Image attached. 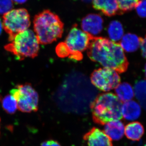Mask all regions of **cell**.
Returning <instances> with one entry per match:
<instances>
[{
  "instance_id": "1",
  "label": "cell",
  "mask_w": 146,
  "mask_h": 146,
  "mask_svg": "<svg viewBox=\"0 0 146 146\" xmlns=\"http://www.w3.org/2000/svg\"><path fill=\"white\" fill-rule=\"evenodd\" d=\"M86 50L89 58L103 68L112 69L118 73L127 70L128 61L119 43L104 37L94 36Z\"/></svg>"
},
{
  "instance_id": "2",
  "label": "cell",
  "mask_w": 146,
  "mask_h": 146,
  "mask_svg": "<svg viewBox=\"0 0 146 146\" xmlns=\"http://www.w3.org/2000/svg\"><path fill=\"white\" fill-rule=\"evenodd\" d=\"M122 104V102L113 93L100 94L91 105L94 121L104 125L111 121L121 119Z\"/></svg>"
},
{
  "instance_id": "3",
  "label": "cell",
  "mask_w": 146,
  "mask_h": 146,
  "mask_svg": "<svg viewBox=\"0 0 146 146\" xmlns=\"http://www.w3.org/2000/svg\"><path fill=\"white\" fill-rule=\"evenodd\" d=\"M34 29L39 44H51L62 36L64 25L56 14L46 10L35 17Z\"/></svg>"
},
{
  "instance_id": "4",
  "label": "cell",
  "mask_w": 146,
  "mask_h": 146,
  "mask_svg": "<svg viewBox=\"0 0 146 146\" xmlns=\"http://www.w3.org/2000/svg\"><path fill=\"white\" fill-rule=\"evenodd\" d=\"M39 43L36 35L31 30L22 32L15 36L5 48L16 56L18 60L34 58L39 53Z\"/></svg>"
},
{
  "instance_id": "5",
  "label": "cell",
  "mask_w": 146,
  "mask_h": 146,
  "mask_svg": "<svg viewBox=\"0 0 146 146\" xmlns=\"http://www.w3.org/2000/svg\"><path fill=\"white\" fill-rule=\"evenodd\" d=\"M30 24L29 14L25 9L11 10L3 16V27L8 34L10 42L17 35L27 29Z\"/></svg>"
},
{
  "instance_id": "6",
  "label": "cell",
  "mask_w": 146,
  "mask_h": 146,
  "mask_svg": "<svg viewBox=\"0 0 146 146\" xmlns=\"http://www.w3.org/2000/svg\"><path fill=\"white\" fill-rule=\"evenodd\" d=\"M93 36L74 25L64 42L69 51V58L81 60L83 58L82 52L87 50Z\"/></svg>"
},
{
  "instance_id": "7",
  "label": "cell",
  "mask_w": 146,
  "mask_h": 146,
  "mask_svg": "<svg viewBox=\"0 0 146 146\" xmlns=\"http://www.w3.org/2000/svg\"><path fill=\"white\" fill-rule=\"evenodd\" d=\"M16 99L18 109L24 112L36 111L38 108L39 96L31 84H18L10 91Z\"/></svg>"
},
{
  "instance_id": "8",
  "label": "cell",
  "mask_w": 146,
  "mask_h": 146,
  "mask_svg": "<svg viewBox=\"0 0 146 146\" xmlns=\"http://www.w3.org/2000/svg\"><path fill=\"white\" fill-rule=\"evenodd\" d=\"M91 83L98 89L108 92L115 89L120 83L119 73L112 69L103 68L95 70L91 74Z\"/></svg>"
},
{
  "instance_id": "9",
  "label": "cell",
  "mask_w": 146,
  "mask_h": 146,
  "mask_svg": "<svg viewBox=\"0 0 146 146\" xmlns=\"http://www.w3.org/2000/svg\"><path fill=\"white\" fill-rule=\"evenodd\" d=\"M103 19L98 14H88L81 22L82 30L92 36L99 34L103 28Z\"/></svg>"
},
{
  "instance_id": "10",
  "label": "cell",
  "mask_w": 146,
  "mask_h": 146,
  "mask_svg": "<svg viewBox=\"0 0 146 146\" xmlns=\"http://www.w3.org/2000/svg\"><path fill=\"white\" fill-rule=\"evenodd\" d=\"M88 146H112V141L104 131L94 127L84 136Z\"/></svg>"
},
{
  "instance_id": "11",
  "label": "cell",
  "mask_w": 146,
  "mask_h": 146,
  "mask_svg": "<svg viewBox=\"0 0 146 146\" xmlns=\"http://www.w3.org/2000/svg\"><path fill=\"white\" fill-rule=\"evenodd\" d=\"M94 8L106 16H112L120 13L117 0H92Z\"/></svg>"
},
{
  "instance_id": "12",
  "label": "cell",
  "mask_w": 146,
  "mask_h": 146,
  "mask_svg": "<svg viewBox=\"0 0 146 146\" xmlns=\"http://www.w3.org/2000/svg\"><path fill=\"white\" fill-rule=\"evenodd\" d=\"M104 133L111 140L118 141L125 134L124 125L119 120H114L106 124Z\"/></svg>"
},
{
  "instance_id": "13",
  "label": "cell",
  "mask_w": 146,
  "mask_h": 146,
  "mask_svg": "<svg viewBox=\"0 0 146 146\" xmlns=\"http://www.w3.org/2000/svg\"><path fill=\"white\" fill-rule=\"evenodd\" d=\"M121 113L125 120L133 121L138 119L141 115V107L135 101L131 100L125 102L122 106Z\"/></svg>"
},
{
  "instance_id": "14",
  "label": "cell",
  "mask_w": 146,
  "mask_h": 146,
  "mask_svg": "<svg viewBox=\"0 0 146 146\" xmlns=\"http://www.w3.org/2000/svg\"><path fill=\"white\" fill-rule=\"evenodd\" d=\"M141 39L136 35L128 33L123 36L120 44L124 51L128 52H134L140 47Z\"/></svg>"
},
{
  "instance_id": "15",
  "label": "cell",
  "mask_w": 146,
  "mask_h": 146,
  "mask_svg": "<svg viewBox=\"0 0 146 146\" xmlns=\"http://www.w3.org/2000/svg\"><path fill=\"white\" fill-rule=\"evenodd\" d=\"M144 132L143 126L139 122L129 123L125 127V134L127 138L133 141H139Z\"/></svg>"
},
{
  "instance_id": "16",
  "label": "cell",
  "mask_w": 146,
  "mask_h": 146,
  "mask_svg": "<svg viewBox=\"0 0 146 146\" xmlns=\"http://www.w3.org/2000/svg\"><path fill=\"white\" fill-rule=\"evenodd\" d=\"M115 89L116 96L122 102L131 100L134 96V89L127 82L119 84Z\"/></svg>"
},
{
  "instance_id": "17",
  "label": "cell",
  "mask_w": 146,
  "mask_h": 146,
  "mask_svg": "<svg viewBox=\"0 0 146 146\" xmlns=\"http://www.w3.org/2000/svg\"><path fill=\"white\" fill-rule=\"evenodd\" d=\"M108 33L111 41L116 42L121 40L124 35V30L121 23L117 21L110 22L108 28Z\"/></svg>"
},
{
  "instance_id": "18",
  "label": "cell",
  "mask_w": 146,
  "mask_h": 146,
  "mask_svg": "<svg viewBox=\"0 0 146 146\" xmlns=\"http://www.w3.org/2000/svg\"><path fill=\"white\" fill-rule=\"evenodd\" d=\"M133 89L134 96L143 106L146 108V80L138 82Z\"/></svg>"
},
{
  "instance_id": "19",
  "label": "cell",
  "mask_w": 146,
  "mask_h": 146,
  "mask_svg": "<svg viewBox=\"0 0 146 146\" xmlns=\"http://www.w3.org/2000/svg\"><path fill=\"white\" fill-rule=\"evenodd\" d=\"M2 104L3 109L8 114H14L18 108L17 102L11 95H8L5 97Z\"/></svg>"
},
{
  "instance_id": "20",
  "label": "cell",
  "mask_w": 146,
  "mask_h": 146,
  "mask_svg": "<svg viewBox=\"0 0 146 146\" xmlns=\"http://www.w3.org/2000/svg\"><path fill=\"white\" fill-rule=\"evenodd\" d=\"M141 0H117L120 13L127 12L136 8Z\"/></svg>"
},
{
  "instance_id": "21",
  "label": "cell",
  "mask_w": 146,
  "mask_h": 146,
  "mask_svg": "<svg viewBox=\"0 0 146 146\" xmlns=\"http://www.w3.org/2000/svg\"><path fill=\"white\" fill-rule=\"evenodd\" d=\"M56 52L58 57L65 58L69 56V52L64 42H60L56 48Z\"/></svg>"
},
{
  "instance_id": "22",
  "label": "cell",
  "mask_w": 146,
  "mask_h": 146,
  "mask_svg": "<svg viewBox=\"0 0 146 146\" xmlns=\"http://www.w3.org/2000/svg\"><path fill=\"white\" fill-rule=\"evenodd\" d=\"M13 7L12 0H0V14H5Z\"/></svg>"
},
{
  "instance_id": "23",
  "label": "cell",
  "mask_w": 146,
  "mask_h": 146,
  "mask_svg": "<svg viewBox=\"0 0 146 146\" xmlns=\"http://www.w3.org/2000/svg\"><path fill=\"white\" fill-rule=\"evenodd\" d=\"M136 12L142 18H146V0H141L136 7Z\"/></svg>"
},
{
  "instance_id": "24",
  "label": "cell",
  "mask_w": 146,
  "mask_h": 146,
  "mask_svg": "<svg viewBox=\"0 0 146 146\" xmlns=\"http://www.w3.org/2000/svg\"><path fill=\"white\" fill-rule=\"evenodd\" d=\"M140 47L143 56L146 58V36L143 39L141 38Z\"/></svg>"
},
{
  "instance_id": "25",
  "label": "cell",
  "mask_w": 146,
  "mask_h": 146,
  "mask_svg": "<svg viewBox=\"0 0 146 146\" xmlns=\"http://www.w3.org/2000/svg\"><path fill=\"white\" fill-rule=\"evenodd\" d=\"M41 146H61L57 141L50 140L42 143Z\"/></svg>"
},
{
  "instance_id": "26",
  "label": "cell",
  "mask_w": 146,
  "mask_h": 146,
  "mask_svg": "<svg viewBox=\"0 0 146 146\" xmlns=\"http://www.w3.org/2000/svg\"><path fill=\"white\" fill-rule=\"evenodd\" d=\"M13 1L16 3L23 4L25 3L27 0H13Z\"/></svg>"
},
{
  "instance_id": "27",
  "label": "cell",
  "mask_w": 146,
  "mask_h": 146,
  "mask_svg": "<svg viewBox=\"0 0 146 146\" xmlns=\"http://www.w3.org/2000/svg\"><path fill=\"white\" fill-rule=\"evenodd\" d=\"M2 31V24L0 19V35Z\"/></svg>"
},
{
  "instance_id": "28",
  "label": "cell",
  "mask_w": 146,
  "mask_h": 146,
  "mask_svg": "<svg viewBox=\"0 0 146 146\" xmlns=\"http://www.w3.org/2000/svg\"><path fill=\"white\" fill-rule=\"evenodd\" d=\"M82 1H83L84 2H88L90 1L91 0H82Z\"/></svg>"
},
{
  "instance_id": "29",
  "label": "cell",
  "mask_w": 146,
  "mask_h": 146,
  "mask_svg": "<svg viewBox=\"0 0 146 146\" xmlns=\"http://www.w3.org/2000/svg\"><path fill=\"white\" fill-rule=\"evenodd\" d=\"M145 77L146 78V64L145 65Z\"/></svg>"
},
{
  "instance_id": "30",
  "label": "cell",
  "mask_w": 146,
  "mask_h": 146,
  "mask_svg": "<svg viewBox=\"0 0 146 146\" xmlns=\"http://www.w3.org/2000/svg\"><path fill=\"white\" fill-rule=\"evenodd\" d=\"M144 146H146V143L145 144V145H144Z\"/></svg>"
},
{
  "instance_id": "31",
  "label": "cell",
  "mask_w": 146,
  "mask_h": 146,
  "mask_svg": "<svg viewBox=\"0 0 146 146\" xmlns=\"http://www.w3.org/2000/svg\"><path fill=\"white\" fill-rule=\"evenodd\" d=\"M1 96H0V101H1Z\"/></svg>"
}]
</instances>
